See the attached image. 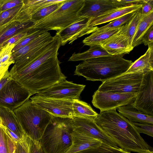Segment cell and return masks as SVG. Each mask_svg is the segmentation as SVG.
<instances>
[{
  "label": "cell",
  "instance_id": "obj_13",
  "mask_svg": "<svg viewBox=\"0 0 153 153\" xmlns=\"http://www.w3.org/2000/svg\"><path fill=\"white\" fill-rule=\"evenodd\" d=\"M90 19L83 18L66 28L56 32V35L59 38L61 45L64 46L68 42L72 44L74 41L85 35L96 31L98 27L89 25Z\"/></svg>",
  "mask_w": 153,
  "mask_h": 153
},
{
  "label": "cell",
  "instance_id": "obj_8",
  "mask_svg": "<svg viewBox=\"0 0 153 153\" xmlns=\"http://www.w3.org/2000/svg\"><path fill=\"white\" fill-rule=\"evenodd\" d=\"M31 95L23 85L11 79L0 90V107L13 111L29 100Z\"/></svg>",
  "mask_w": 153,
  "mask_h": 153
},
{
  "label": "cell",
  "instance_id": "obj_12",
  "mask_svg": "<svg viewBox=\"0 0 153 153\" xmlns=\"http://www.w3.org/2000/svg\"><path fill=\"white\" fill-rule=\"evenodd\" d=\"M85 85L75 84L66 80L56 83L36 94L41 96L58 99L79 100Z\"/></svg>",
  "mask_w": 153,
  "mask_h": 153
},
{
  "label": "cell",
  "instance_id": "obj_44",
  "mask_svg": "<svg viewBox=\"0 0 153 153\" xmlns=\"http://www.w3.org/2000/svg\"><path fill=\"white\" fill-rule=\"evenodd\" d=\"M3 47V46L2 45V44H1L0 45V52L1 50V49Z\"/></svg>",
  "mask_w": 153,
  "mask_h": 153
},
{
  "label": "cell",
  "instance_id": "obj_18",
  "mask_svg": "<svg viewBox=\"0 0 153 153\" xmlns=\"http://www.w3.org/2000/svg\"><path fill=\"white\" fill-rule=\"evenodd\" d=\"M71 136L72 145L65 153H74L96 147L102 143L99 140L74 131L71 134Z\"/></svg>",
  "mask_w": 153,
  "mask_h": 153
},
{
  "label": "cell",
  "instance_id": "obj_15",
  "mask_svg": "<svg viewBox=\"0 0 153 153\" xmlns=\"http://www.w3.org/2000/svg\"><path fill=\"white\" fill-rule=\"evenodd\" d=\"M126 6L119 0H84L78 15L91 20L108 10Z\"/></svg>",
  "mask_w": 153,
  "mask_h": 153
},
{
  "label": "cell",
  "instance_id": "obj_43",
  "mask_svg": "<svg viewBox=\"0 0 153 153\" xmlns=\"http://www.w3.org/2000/svg\"><path fill=\"white\" fill-rule=\"evenodd\" d=\"M142 153H153L152 150H148Z\"/></svg>",
  "mask_w": 153,
  "mask_h": 153
},
{
  "label": "cell",
  "instance_id": "obj_42",
  "mask_svg": "<svg viewBox=\"0 0 153 153\" xmlns=\"http://www.w3.org/2000/svg\"><path fill=\"white\" fill-rule=\"evenodd\" d=\"M11 79V76L10 72L8 71L0 81V90L3 86Z\"/></svg>",
  "mask_w": 153,
  "mask_h": 153
},
{
  "label": "cell",
  "instance_id": "obj_19",
  "mask_svg": "<svg viewBox=\"0 0 153 153\" xmlns=\"http://www.w3.org/2000/svg\"><path fill=\"white\" fill-rule=\"evenodd\" d=\"M132 103L117 108L119 113L131 122L153 125V116L139 111L133 106Z\"/></svg>",
  "mask_w": 153,
  "mask_h": 153
},
{
  "label": "cell",
  "instance_id": "obj_25",
  "mask_svg": "<svg viewBox=\"0 0 153 153\" xmlns=\"http://www.w3.org/2000/svg\"><path fill=\"white\" fill-rule=\"evenodd\" d=\"M111 55L100 45L90 47L88 50L82 53H74L68 60L70 61H84L101 56Z\"/></svg>",
  "mask_w": 153,
  "mask_h": 153
},
{
  "label": "cell",
  "instance_id": "obj_3",
  "mask_svg": "<svg viewBox=\"0 0 153 153\" xmlns=\"http://www.w3.org/2000/svg\"><path fill=\"white\" fill-rule=\"evenodd\" d=\"M125 54L101 56L83 61L76 67L74 75L87 80L102 82L122 74L133 62L123 58Z\"/></svg>",
  "mask_w": 153,
  "mask_h": 153
},
{
  "label": "cell",
  "instance_id": "obj_26",
  "mask_svg": "<svg viewBox=\"0 0 153 153\" xmlns=\"http://www.w3.org/2000/svg\"><path fill=\"white\" fill-rule=\"evenodd\" d=\"M121 27L104 31H96L83 40L82 42L85 45L90 47L96 45H100V43L109 37L119 32L123 27Z\"/></svg>",
  "mask_w": 153,
  "mask_h": 153
},
{
  "label": "cell",
  "instance_id": "obj_28",
  "mask_svg": "<svg viewBox=\"0 0 153 153\" xmlns=\"http://www.w3.org/2000/svg\"><path fill=\"white\" fill-rule=\"evenodd\" d=\"M34 22L30 20L14 25L6 30L0 37V45L10 38L33 26Z\"/></svg>",
  "mask_w": 153,
  "mask_h": 153
},
{
  "label": "cell",
  "instance_id": "obj_38",
  "mask_svg": "<svg viewBox=\"0 0 153 153\" xmlns=\"http://www.w3.org/2000/svg\"><path fill=\"white\" fill-rule=\"evenodd\" d=\"M141 11L142 16L153 11V0H144L142 4Z\"/></svg>",
  "mask_w": 153,
  "mask_h": 153
},
{
  "label": "cell",
  "instance_id": "obj_45",
  "mask_svg": "<svg viewBox=\"0 0 153 153\" xmlns=\"http://www.w3.org/2000/svg\"><path fill=\"white\" fill-rule=\"evenodd\" d=\"M1 123V121H0V125Z\"/></svg>",
  "mask_w": 153,
  "mask_h": 153
},
{
  "label": "cell",
  "instance_id": "obj_24",
  "mask_svg": "<svg viewBox=\"0 0 153 153\" xmlns=\"http://www.w3.org/2000/svg\"><path fill=\"white\" fill-rule=\"evenodd\" d=\"M73 117L94 120L98 114L88 103L80 100H73L72 104Z\"/></svg>",
  "mask_w": 153,
  "mask_h": 153
},
{
  "label": "cell",
  "instance_id": "obj_14",
  "mask_svg": "<svg viewBox=\"0 0 153 153\" xmlns=\"http://www.w3.org/2000/svg\"><path fill=\"white\" fill-rule=\"evenodd\" d=\"M74 131L99 140L109 145L118 146L97 125L94 120L74 117L72 118Z\"/></svg>",
  "mask_w": 153,
  "mask_h": 153
},
{
  "label": "cell",
  "instance_id": "obj_11",
  "mask_svg": "<svg viewBox=\"0 0 153 153\" xmlns=\"http://www.w3.org/2000/svg\"><path fill=\"white\" fill-rule=\"evenodd\" d=\"M132 104L137 110L153 116V71L143 74Z\"/></svg>",
  "mask_w": 153,
  "mask_h": 153
},
{
  "label": "cell",
  "instance_id": "obj_36",
  "mask_svg": "<svg viewBox=\"0 0 153 153\" xmlns=\"http://www.w3.org/2000/svg\"><path fill=\"white\" fill-rule=\"evenodd\" d=\"M132 123L140 134L144 133L153 137V125L137 122Z\"/></svg>",
  "mask_w": 153,
  "mask_h": 153
},
{
  "label": "cell",
  "instance_id": "obj_46",
  "mask_svg": "<svg viewBox=\"0 0 153 153\" xmlns=\"http://www.w3.org/2000/svg\"></svg>",
  "mask_w": 153,
  "mask_h": 153
},
{
  "label": "cell",
  "instance_id": "obj_30",
  "mask_svg": "<svg viewBox=\"0 0 153 153\" xmlns=\"http://www.w3.org/2000/svg\"><path fill=\"white\" fill-rule=\"evenodd\" d=\"M16 144L6 134L3 127V125L1 122L0 125V153H13Z\"/></svg>",
  "mask_w": 153,
  "mask_h": 153
},
{
  "label": "cell",
  "instance_id": "obj_34",
  "mask_svg": "<svg viewBox=\"0 0 153 153\" xmlns=\"http://www.w3.org/2000/svg\"><path fill=\"white\" fill-rule=\"evenodd\" d=\"M33 141L25 134L16 145L13 153H33Z\"/></svg>",
  "mask_w": 153,
  "mask_h": 153
},
{
  "label": "cell",
  "instance_id": "obj_16",
  "mask_svg": "<svg viewBox=\"0 0 153 153\" xmlns=\"http://www.w3.org/2000/svg\"><path fill=\"white\" fill-rule=\"evenodd\" d=\"M126 24L118 32L102 42L100 45L109 54L117 55L129 53L134 48L126 34Z\"/></svg>",
  "mask_w": 153,
  "mask_h": 153
},
{
  "label": "cell",
  "instance_id": "obj_23",
  "mask_svg": "<svg viewBox=\"0 0 153 153\" xmlns=\"http://www.w3.org/2000/svg\"><path fill=\"white\" fill-rule=\"evenodd\" d=\"M153 25V11L142 16L134 36L131 46L134 48L142 43V38L146 31Z\"/></svg>",
  "mask_w": 153,
  "mask_h": 153
},
{
  "label": "cell",
  "instance_id": "obj_29",
  "mask_svg": "<svg viewBox=\"0 0 153 153\" xmlns=\"http://www.w3.org/2000/svg\"><path fill=\"white\" fill-rule=\"evenodd\" d=\"M74 153H131L118 146L115 147L102 143L98 146Z\"/></svg>",
  "mask_w": 153,
  "mask_h": 153
},
{
  "label": "cell",
  "instance_id": "obj_5",
  "mask_svg": "<svg viewBox=\"0 0 153 153\" xmlns=\"http://www.w3.org/2000/svg\"><path fill=\"white\" fill-rule=\"evenodd\" d=\"M25 134L39 141L53 115L36 107L28 100L13 111Z\"/></svg>",
  "mask_w": 153,
  "mask_h": 153
},
{
  "label": "cell",
  "instance_id": "obj_9",
  "mask_svg": "<svg viewBox=\"0 0 153 153\" xmlns=\"http://www.w3.org/2000/svg\"><path fill=\"white\" fill-rule=\"evenodd\" d=\"M137 94L134 92L114 93L97 90L92 96V103L100 112L116 110L133 102Z\"/></svg>",
  "mask_w": 153,
  "mask_h": 153
},
{
  "label": "cell",
  "instance_id": "obj_35",
  "mask_svg": "<svg viewBox=\"0 0 153 153\" xmlns=\"http://www.w3.org/2000/svg\"><path fill=\"white\" fill-rule=\"evenodd\" d=\"M46 31L43 30L37 29L16 44L12 50V53L30 43Z\"/></svg>",
  "mask_w": 153,
  "mask_h": 153
},
{
  "label": "cell",
  "instance_id": "obj_41",
  "mask_svg": "<svg viewBox=\"0 0 153 153\" xmlns=\"http://www.w3.org/2000/svg\"><path fill=\"white\" fill-rule=\"evenodd\" d=\"M33 153H45L39 141H33Z\"/></svg>",
  "mask_w": 153,
  "mask_h": 153
},
{
  "label": "cell",
  "instance_id": "obj_31",
  "mask_svg": "<svg viewBox=\"0 0 153 153\" xmlns=\"http://www.w3.org/2000/svg\"><path fill=\"white\" fill-rule=\"evenodd\" d=\"M141 9L134 13L131 19L126 23V34L131 46L137 26L142 16Z\"/></svg>",
  "mask_w": 153,
  "mask_h": 153
},
{
  "label": "cell",
  "instance_id": "obj_2",
  "mask_svg": "<svg viewBox=\"0 0 153 153\" xmlns=\"http://www.w3.org/2000/svg\"><path fill=\"white\" fill-rule=\"evenodd\" d=\"M94 121L117 146L126 151L142 153L152 150L132 123L116 110L100 112Z\"/></svg>",
  "mask_w": 153,
  "mask_h": 153
},
{
  "label": "cell",
  "instance_id": "obj_27",
  "mask_svg": "<svg viewBox=\"0 0 153 153\" xmlns=\"http://www.w3.org/2000/svg\"><path fill=\"white\" fill-rule=\"evenodd\" d=\"M13 45L7 44L3 46L0 52V81L8 71L10 66L15 63L12 57Z\"/></svg>",
  "mask_w": 153,
  "mask_h": 153
},
{
  "label": "cell",
  "instance_id": "obj_1",
  "mask_svg": "<svg viewBox=\"0 0 153 153\" xmlns=\"http://www.w3.org/2000/svg\"><path fill=\"white\" fill-rule=\"evenodd\" d=\"M60 41L26 67L11 69L12 79L27 89L32 95L53 85L66 80L62 72L57 57Z\"/></svg>",
  "mask_w": 153,
  "mask_h": 153
},
{
  "label": "cell",
  "instance_id": "obj_39",
  "mask_svg": "<svg viewBox=\"0 0 153 153\" xmlns=\"http://www.w3.org/2000/svg\"><path fill=\"white\" fill-rule=\"evenodd\" d=\"M23 1L14 0L7 1L0 7V11L3 12L14 8L22 4Z\"/></svg>",
  "mask_w": 153,
  "mask_h": 153
},
{
  "label": "cell",
  "instance_id": "obj_33",
  "mask_svg": "<svg viewBox=\"0 0 153 153\" xmlns=\"http://www.w3.org/2000/svg\"><path fill=\"white\" fill-rule=\"evenodd\" d=\"M135 12L126 14L111 22L105 25L98 27L96 31H106L121 27L128 23L130 21Z\"/></svg>",
  "mask_w": 153,
  "mask_h": 153
},
{
  "label": "cell",
  "instance_id": "obj_20",
  "mask_svg": "<svg viewBox=\"0 0 153 153\" xmlns=\"http://www.w3.org/2000/svg\"><path fill=\"white\" fill-rule=\"evenodd\" d=\"M0 118L4 126L22 138L25 134L13 111L0 107Z\"/></svg>",
  "mask_w": 153,
  "mask_h": 153
},
{
  "label": "cell",
  "instance_id": "obj_37",
  "mask_svg": "<svg viewBox=\"0 0 153 153\" xmlns=\"http://www.w3.org/2000/svg\"><path fill=\"white\" fill-rule=\"evenodd\" d=\"M142 43L148 47L153 46V26H152L143 35Z\"/></svg>",
  "mask_w": 153,
  "mask_h": 153
},
{
  "label": "cell",
  "instance_id": "obj_40",
  "mask_svg": "<svg viewBox=\"0 0 153 153\" xmlns=\"http://www.w3.org/2000/svg\"><path fill=\"white\" fill-rule=\"evenodd\" d=\"M4 129L7 135L9 136L15 143L19 141L22 139L3 125Z\"/></svg>",
  "mask_w": 153,
  "mask_h": 153
},
{
  "label": "cell",
  "instance_id": "obj_21",
  "mask_svg": "<svg viewBox=\"0 0 153 153\" xmlns=\"http://www.w3.org/2000/svg\"><path fill=\"white\" fill-rule=\"evenodd\" d=\"M153 71V46L148 47L144 54L136 60L126 73L141 72L144 74Z\"/></svg>",
  "mask_w": 153,
  "mask_h": 153
},
{
  "label": "cell",
  "instance_id": "obj_10",
  "mask_svg": "<svg viewBox=\"0 0 153 153\" xmlns=\"http://www.w3.org/2000/svg\"><path fill=\"white\" fill-rule=\"evenodd\" d=\"M37 107L48 112L53 116L73 117V100L48 98L36 94L30 98Z\"/></svg>",
  "mask_w": 153,
  "mask_h": 153
},
{
  "label": "cell",
  "instance_id": "obj_32",
  "mask_svg": "<svg viewBox=\"0 0 153 153\" xmlns=\"http://www.w3.org/2000/svg\"><path fill=\"white\" fill-rule=\"evenodd\" d=\"M66 1L62 0L61 2L51 4L41 9L32 15L30 20L35 23L42 19L59 8Z\"/></svg>",
  "mask_w": 153,
  "mask_h": 153
},
{
  "label": "cell",
  "instance_id": "obj_7",
  "mask_svg": "<svg viewBox=\"0 0 153 153\" xmlns=\"http://www.w3.org/2000/svg\"><path fill=\"white\" fill-rule=\"evenodd\" d=\"M143 73H125L102 82L97 90L114 93H137Z\"/></svg>",
  "mask_w": 153,
  "mask_h": 153
},
{
  "label": "cell",
  "instance_id": "obj_22",
  "mask_svg": "<svg viewBox=\"0 0 153 153\" xmlns=\"http://www.w3.org/2000/svg\"><path fill=\"white\" fill-rule=\"evenodd\" d=\"M62 0H29L23 1V6L21 10L22 17L26 21L30 20L32 15L47 6L61 2Z\"/></svg>",
  "mask_w": 153,
  "mask_h": 153
},
{
  "label": "cell",
  "instance_id": "obj_4",
  "mask_svg": "<svg viewBox=\"0 0 153 153\" xmlns=\"http://www.w3.org/2000/svg\"><path fill=\"white\" fill-rule=\"evenodd\" d=\"M73 131L72 118L53 116L39 141L45 153H65Z\"/></svg>",
  "mask_w": 153,
  "mask_h": 153
},
{
  "label": "cell",
  "instance_id": "obj_17",
  "mask_svg": "<svg viewBox=\"0 0 153 153\" xmlns=\"http://www.w3.org/2000/svg\"><path fill=\"white\" fill-rule=\"evenodd\" d=\"M142 4H132L128 6L115 8L108 10L102 14L90 21V26L111 22L126 14L135 12L140 10Z\"/></svg>",
  "mask_w": 153,
  "mask_h": 153
},
{
  "label": "cell",
  "instance_id": "obj_6",
  "mask_svg": "<svg viewBox=\"0 0 153 153\" xmlns=\"http://www.w3.org/2000/svg\"><path fill=\"white\" fill-rule=\"evenodd\" d=\"M84 0H66L56 10L42 19L34 23L31 28L46 31L61 30L81 19L78 15Z\"/></svg>",
  "mask_w": 153,
  "mask_h": 153
}]
</instances>
